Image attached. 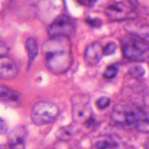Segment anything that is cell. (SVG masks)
I'll return each instance as SVG.
<instances>
[{"instance_id": "1", "label": "cell", "mask_w": 149, "mask_h": 149, "mask_svg": "<svg viewBox=\"0 0 149 149\" xmlns=\"http://www.w3.org/2000/svg\"><path fill=\"white\" fill-rule=\"evenodd\" d=\"M44 62L53 73L67 72L73 63L72 43L69 37H51L42 47Z\"/></svg>"}, {"instance_id": "2", "label": "cell", "mask_w": 149, "mask_h": 149, "mask_svg": "<svg viewBox=\"0 0 149 149\" xmlns=\"http://www.w3.org/2000/svg\"><path fill=\"white\" fill-rule=\"evenodd\" d=\"M121 47L124 56L130 61L142 62L149 58V42L136 36L123 38Z\"/></svg>"}, {"instance_id": "3", "label": "cell", "mask_w": 149, "mask_h": 149, "mask_svg": "<svg viewBox=\"0 0 149 149\" xmlns=\"http://www.w3.org/2000/svg\"><path fill=\"white\" fill-rule=\"evenodd\" d=\"M89 97L77 94L72 98V115L74 122L77 124L91 125L94 121L93 111Z\"/></svg>"}, {"instance_id": "4", "label": "cell", "mask_w": 149, "mask_h": 149, "mask_svg": "<svg viewBox=\"0 0 149 149\" xmlns=\"http://www.w3.org/2000/svg\"><path fill=\"white\" fill-rule=\"evenodd\" d=\"M57 105L48 101H40L33 107L31 118L33 123L37 125L48 124L55 120L59 114Z\"/></svg>"}, {"instance_id": "5", "label": "cell", "mask_w": 149, "mask_h": 149, "mask_svg": "<svg viewBox=\"0 0 149 149\" xmlns=\"http://www.w3.org/2000/svg\"><path fill=\"white\" fill-rule=\"evenodd\" d=\"M143 110L123 104L116 105L111 113V119L121 126H136Z\"/></svg>"}, {"instance_id": "6", "label": "cell", "mask_w": 149, "mask_h": 149, "mask_svg": "<svg viewBox=\"0 0 149 149\" xmlns=\"http://www.w3.org/2000/svg\"><path fill=\"white\" fill-rule=\"evenodd\" d=\"M133 1L127 5L124 2H115L108 5L105 9V15L113 21H123L133 19L136 16Z\"/></svg>"}, {"instance_id": "7", "label": "cell", "mask_w": 149, "mask_h": 149, "mask_svg": "<svg viewBox=\"0 0 149 149\" xmlns=\"http://www.w3.org/2000/svg\"><path fill=\"white\" fill-rule=\"evenodd\" d=\"M75 31V24L68 16H61L57 17L51 24L48 32L51 37H69Z\"/></svg>"}, {"instance_id": "8", "label": "cell", "mask_w": 149, "mask_h": 149, "mask_svg": "<svg viewBox=\"0 0 149 149\" xmlns=\"http://www.w3.org/2000/svg\"><path fill=\"white\" fill-rule=\"evenodd\" d=\"M103 48L98 42H94L88 45L84 53L85 62L90 66L98 64L104 55Z\"/></svg>"}, {"instance_id": "9", "label": "cell", "mask_w": 149, "mask_h": 149, "mask_svg": "<svg viewBox=\"0 0 149 149\" xmlns=\"http://www.w3.org/2000/svg\"><path fill=\"white\" fill-rule=\"evenodd\" d=\"M17 67L12 59L6 55L0 56V78L12 79L17 76Z\"/></svg>"}, {"instance_id": "10", "label": "cell", "mask_w": 149, "mask_h": 149, "mask_svg": "<svg viewBox=\"0 0 149 149\" xmlns=\"http://www.w3.org/2000/svg\"><path fill=\"white\" fill-rule=\"evenodd\" d=\"M26 129L18 126L11 130L8 136V143L11 148H23L27 136Z\"/></svg>"}, {"instance_id": "11", "label": "cell", "mask_w": 149, "mask_h": 149, "mask_svg": "<svg viewBox=\"0 0 149 149\" xmlns=\"http://www.w3.org/2000/svg\"><path fill=\"white\" fill-rule=\"evenodd\" d=\"M125 30L134 36L149 42V24L129 23L125 26Z\"/></svg>"}, {"instance_id": "12", "label": "cell", "mask_w": 149, "mask_h": 149, "mask_svg": "<svg viewBox=\"0 0 149 149\" xmlns=\"http://www.w3.org/2000/svg\"><path fill=\"white\" fill-rule=\"evenodd\" d=\"M0 101L15 105L19 102L20 96L14 90L5 86H0Z\"/></svg>"}, {"instance_id": "13", "label": "cell", "mask_w": 149, "mask_h": 149, "mask_svg": "<svg viewBox=\"0 0 149 149\" xmlns=\"http://www.w3.org/2000/svg\"><path fill=\"white\" fill-rule=\"evenodd\" d=\"M26 48L28 53L29 59L30 61H33L38 54V45L36 40L32 37L27 38L26 41Z\"/></svg>"}, {"instance_id": "14", "label": "cell", "mask_w": 149, "mask_h": 149, "mask_svg": "<svg viewBox=\"0 0 149 149\" xmlns=\"http://www.w3.org/2000/svg\"><path fill=\"white\" fill-rule=\"evenodd\" d=\"M135 127L141 132H149V112L142 111Z\"/></svg>"}, {"instance_id": "15", "label": "cell", "mask_w": 149, "mask_h": 149, "mask_svg": "<svg viewBox=\"0 0 149 149\" xmlns=\"http://www.w3.org/2000/svg\"><path fill=\"white\" fill-rule=\"evenodd\" d=\"M72 133L71 129L69 127H63L60 128L56 132V137L62 140H68L72 137Z\"/></svg>"}, {"instance_id": "16", "label": "cell", "mask_w": 149, "mask_h": 149, "mask_svg": "<svg viewBox=\"0 0 149 149\" xmlns=\"http://www.w3.org/2000/svg\"><path fill=\"white\" fill-rule=\"evenodd\" d=\"M129 74L134 78H140L145 74V69L140 65H134L129 69Z\"/></svg>"}, {"instance_id": "17", "label": "cell", "mask_w": 149, "mask_h": 149, "mask_svg": "<svg viewBox=\"0 0 149 149\" xmlns=\"http://www.w3.org/2000/svg\"><path fill=\"white\" fill-rule=\"evenodd\" d=\"M96 147L98 148H114L118 147V144L114 141L103 140L96 143Z\"/></svg>"}, {"instance_id": "18", "label": "cell", "mask_w": 149, "mask_h": 149, "mask_svg": "<svg viewBox=\"0 0 149 149\" xmlns=\"http://www.w3.org/2000/svg\"><path fill=\"white\" fill-rule=\"evenodd\" d=\"M118 72V69L116 66L111 65L106 68L104 72L103 76L106 79H112L116 76Z\"/></svg>"}, {"instance_id": "19", "label": "cell", "mask_w": 149, "mask_h": 149, "mask_svg": "<svg viewBox=\"0 0 149 149\" xmlns=\"http://www.w3.org/2000/svg\"><path fill=\"white\" fill-rule=\"evenodd\" d=\"M110 98L107 97H101L99 98L95 102L97 108L99 109H104L107 108L110 104Z\"/></svg>"}, {"instance_id": "20", "label": "cell", "mask_w": 149, "mask_h": 149, "mask_svg": "<svg viewBox=\"0 0 149 149\" xmlns=\"http://www.w3.org/2000/svg\"><path fill=\"white\" fill-rule=\"evenodd\" d=\"M117 49V45L114 42H108L103 48L104 55L108 56L115 53Z\"/></svg>"}, {"instance_id": "21", "label": "cell", "mask_w": 149, "mask_h": 149, "mask_svg": "<svg viewBox=\"0 0 149 149\" xmlns=\"http://www.w3.org/2000/svg\"><path fill=\"white\" fill-rule=\"evenodd\" d=\"M86 23L91 27L98 28L102 24V22L98 18H87L86 19Z\"/></svg>"}, {"instance_id": "22", "label": "cell", "mask_w": 149, "mask_h": 149, "mask_svg": "<svg viewBox=\"0 0 149 149\" xmlns=\"http://www.w3.org/2000/svg\"><path fill=\"white\" fill-rule=\"evenodd\" d=\"M9 47L7 44L0 40V56L6 55L9 52Z\"/></svg>"}, {"instance_id": "23", "label": "cell", "mask_w": 149, "mask_h": 149, "mask_svg": "<svg viewBox=\"0 0 149 149\" xmlns=\"http://www.w3.org/2000/svg\"><path fill=\"white\" fill-rule=\"evenodd\" d=\"M8 132V126L5 121L0 118V134H4Z\"/></svg>"}, {"instance_id": "24", "label": "cell", "mask_w": 149, "mask_h": 149, "mask_svg": "<svg viewBox=\"0 0 149 149\" xmlns=\"http://www.w3.org/2000/svg\"><path fill=\"white\" fill-rule=\"evenodd\" d=\"M97 0H76V1L83 6H91L93 5Z\"/></svg>"}]
</instances>
